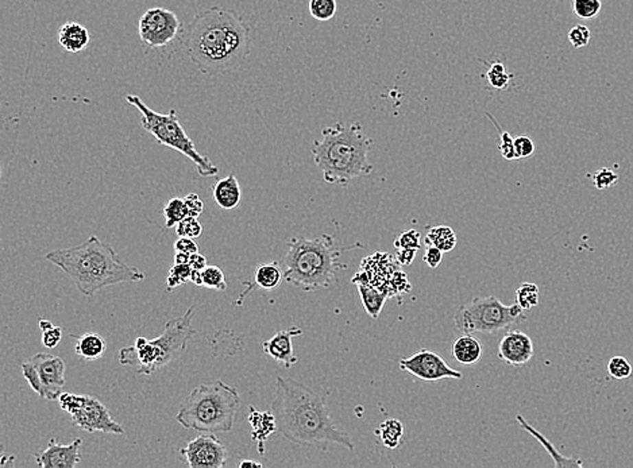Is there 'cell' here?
Returning <instances> with one entry per match:
<instances>
[{
  "mask_svg": "<svg viewBox=\"0 0 633 468\" xmlns=\"http://www.w3.org/2000/svg\"><path fill=\"white\" fill-rule=\"evenodd\" d=\"M181 30L177 15L166 8L153 7L139 19L138 32L143 43L150 47H163L169 45Z\"/></svg>",
  "mask_w": 633,
  "mask_h": 468,
  "instance_id": "cell-11",
  "label": "cell"
},
{
  "mask_svg": "<svg viewBox=\"0 0 633 468\" xmlns=\"http://www.w3.org/2000/svg\"><path fill=\"white\" fill-rule=\"evenodd\" d=\"M395 247L397 250L400 248L420 250L422 248V235L417 230L402 231L395 240Z\"/></svg>",
  "mask_w": 633,
  "mask_h": 468,
  "instance_id": "cell-40",
  "label": "cell"
},
{
  "mask_svg": "<svg viewBox=\"0 0 633 468\" xmlns=\"http://www.w3.org/2000/svg\"><path fill=\"white\" fill-rule=\"evenodd\" d=\"M21 370H22V375L25 377V379L27 381V384L30 385V388L36 391L41 397V394H42V385H41L40 375H38L37 368H36V366L33 364V362H32L30 359L26 360V362H23L22 366H21Z\"/></svg>",
  "mask_w": 633,
  "mask_h": 468,
  "instance_id": "cell-41",
  "label": "cell"
},
{
  "mask_svg": "<svg viewBox=\"0 0 633 468\" xmlns=\"http://www.w3.org/2000/svg\"><path fill=\"white\" fill-rule=\"evenodd\" d=\"M515 150L517 159L521 158H529L533 156L535 153V143L532 142L531 138L521 135L515 138Z\"/></svg>",
  "mask_w": 633,
  "mask_h": 468,
  "instance_id": "cell-43",
  "label": "cell"
},
{
  "mask_svg": "<svg viewBox=\"0 0 633 468\" xmlns=\"http://www.w3.org/2000/svg\"><path fill=\"white\" fill-rule=\"evenodd\" d=\"M486 117H489V120L493 121V124L496 126L497 131H498V135H500V145H498V150L501 153L503 158L508 159V161H515L517 159V156H516L515 150V139L511 137V134L508 131H505L500 124L498 121L492 117L490 114H486Z\"/></svg>",
  "mask_w": 633,
  "mask_h": 468,
  "instance_id": "cell-32",
  "label": "cell"
},
{
  "mask_svg": "<svg viewBox=\"0 0 633 468\" xmlns=\"http://www.w3.org/2000/svg\"><path fill=\"white\" fill-rule=\"evenodd\" d=\"M238 467H240V468H243V467H257V468H261V467H262V465H261V463H258V462H254V460H249V459H244V460H240V462H239V463H238Z\"/></svg>",
  "mask_w": 633,
  "mask_h": 468,
  "instance_id": "cell-51",
  "label": "cell"
},
{
  "mask_svg": "<svg viewBox=\"0 0 633 468\" xmlns=\"http://www.w3.org/2000/svg\"><path fill=\"white\" fill-rule=\"evenodd\" d=\"M126 102L139 111L142 117V127L156 138L159 145L170 148L189 158L195 163L200 177H214L219 173V169L215 166V163L208 156L200 154L196 150L195 143L181 126L176 110H170L165 115L159 114L148 107L145 102L135 95H127Z\"/></svg>",
  "mask_w": 633,
  "mask_h": 468,
  "instance_id": "cell-8",
  "label": "cell"
},
{
  "mask_svg": "<svg viewBox=\"0 0 633 468\" xmlns=\"http://www.w3.org/2000/svg\"><path fill=\"white\" fill-rule=\"evenodd\" d=\"M194 317L195 307H189L181 317L166 321L159 338L152 340L137 338L133 346H126L119 351V363L142 375L157 373L187 350L188 343L196 335L192 325Z\"/></svg>",
  "mask_w": 633,
  "mask_h": 468,
  "instance_id": "cell-7",
  "label": "cell"
},
{
  "mask_svg": "<svg viewBox=\"0 0 633 468\" xmlns=\"http://www.w3.org/2000/svg\"><path fill=\"white\" fill-rule=\"evenodd\" d=\"M201 231H203V227L198 223V218H192V216H187L184 220H181L176 226V234L179 235V237L184 236V237L196 239L201 235Z\"/></svg>",
  "mask_w": 633,
  "mask_h": 468,
  "instance_id": "cell-38",
  "label": "cell"
},
{
  "mask_svg": "<svg viewBox=\"0 0 633 468\" xmlns=\"http://www.w3.org/2000/svg\"><path fill=\"white\" fill-rule=\"evenodd\" d=\"M516 420L520 423V425H521L524 430H527L528 433H531V434L546 448V451L553 456L556 467H582V466H584L582 460H579V459H577V458H566V456L560 455V454L555 449L554 445H553L540 432H538L535 428H532V427L524 420L522 416L518 414V416L516 417Z\"/></svg>",
  "mask_w": 633,
  "mask_h": 468,
  "instance_id": "cell-24",
  "label": "cell"
},
{
  "mask_svg": "<svg viewBox=\"0 0 633 468\" xmlns=\"http://www.w3.org/2000/svg\"><path fill=\"white\" fill-rule=\"evenodd\" d=\"M288 251L284 258V279L304 290L314 292L328 288L336 279L339 270L347 266L339 264V257L353 248H360L362 244L338 246L331 235L317 237H292L288 244Z\"/></svg>",
  "mask_w": 633,
  "mask_h": 468,
  "instance_id": "cell-5",
  "label": "cell"
},
{
  "mask_svg": "<svg viewBox=\"0 0 633 468\" xmlns=\"http://www.w3.org/2000/svg\"><path fill=\"white\" fill-rule=\"evenodd\" d=\"M58 401L61 409L71 416L73 427L88 433L102 432L115 436L124 434L122 425L113 419L108 408L99 399L85 394L65 391L61 393Z\"/></svg>",
  "mask_w": 633,
  "mask_h": 468,
  "instance_id": "cell-10",
  "label": "cell"
},
{
  "mask_svg": "<svg viewBox=\"0 0 633 468\" xmlns=\"http://www.w3.org/2000/svg\"><path fill=\"white\" fill-rule=\"evenodd\" d=\"M516 303L522 311H529L539 304V288L535 283L524 282L516 290Z\"/></svg>",
  "mask_w": 633,
  "mask_h": 468,
  "instance_id": "cell-29",
  "label": "cell"
},
{
  "mask_svg": "<svg viewBox=\"0 0 633 468\" xmlns=\"http://www.w3.org/2000/svg\"><path fill=\"white\" fill-rule=\"evenodd\" d=\"M183 37L187 54L207 75L235 72L251 50L249 26L235 11L219 5L196 14Z\"/></svg>",
  "mask_w": 633,
  "mask_h": 468,
  "instance_id": "cell-1",
  "label": "cell"
},
{
  "mask_svg": "<svg viewBox=\"0 0 633 468\" xmlns=\"http://www.w3.org/2000/svg\"><path fill=\"white\" fill-rule=\"evenodd\" d=\"M38 325H40L41 331H46V329L53 327V323L50 320H46V318L41 317L40 320H38Z\"/></svg>",
  "mask_w": 633,
  "mask_h": 468,
  "instance_id": "cell-52",
  "label": "cell"
},
{
  "mask_svg": "<svg viewBox=\"0 0 633 468\" xmlns=\"http://www.w3.org/2000/svg\"><path fill=\"white\" fill-rule=\"evenodd\" d=\"M356 285L358 293H359V297H360V301H362V305H363L366 313L374 320L378 318L380 313L382 312L384 305H385V303L388 300V294L385 292H382L381 289L370 285V283L358 282Z\"/></svg>",
  "mask_w": 633,
  "mask_h": 468,
  "instance_id": "cell-23",
  "label": "cell"
},
{
  "mask_svg": "<svg viewBox=\"0 0 633 468\" xmlns=\"http://www.w3.org/2000/svg\"><path fill=\"white\" fill-rule=\"evenodd\" d=\"M272 412L278 432L292 444L324 452L338 444L354 451L350 434L332 421L324 397L292 378L277 377Z\"/></svg>",
  "mask_w": 633,
  "mask_h": 468,
  "instance_id": "cell-2",
  "label": "cell"
},
{
  "mask_svg": "<svg viewBox=\"0 0 633 468\" xmlns=\"http://www.w3.org/2000/svg\"><path fill=\"white\" fill-rule=\"evenodd\" d=\"M376 433L387 448L396 449L404 438V425L396 419H389L380 424Z\"/></svg>",
  "mask_w": 633,
  "mask_h": 468,
  "instance_id": "cell-27",
  "label": "cell"
},
{
  "mask_svg": "<svg viewBox=\"0 0 633 468\" xmlns=\"http://www.w3.org/2000/svg\"><path fill=\"white\" fill-rule=\"evenodd\" d=\"M82 440L76 438L71 444H60L56 437L50 438L46 448L40 449L34 458L41 468H73L81 462Z\"/></svg>",
  "mask_w": 633,
  "mask_h": 468,
  "instance_id": "cell-15",
  "label": "cell"
},
{
  "mask_svg": "<svg viewBox=\"0 0 633 468\" xmlns=\"http://www.w3.org/2000/svg\"><path fill=\"white\" fill-rule=\"evenodd\" d=\"M424 262L431 268V269H436L439 268V265L441 264V259H443V251L440 248H437L433 244H427V250L424 253Z\"/></svg>",
  "mask_w": 633,
  "mask_h": 468,
  "instance_id": "cell-45",
  "label": "cell"
},
{
  "mask_svg": "<svg viewBox=\"0 0 633 468\" xmlns=\"http://www.w3.org/2000/svg\"><path fill=\"white\" fill-rule=\"evenodd\" d=\"M482 350L483 349L481 342L475 339L473 335L462 334V336L454 340L451 353L458 363L463 366H472L481 360Z\"/></svg>",
  "mask_w": 633,
  "mask_h": 468,
  "instance_id": "cell-21",
  "label": "cell"
},
{
  "mask_svg": "<svg viewBox=\"0 0 633 468\" xmlns=\"http://www.w3.org/2000/svg\"><path fill=\"white\" fill-rule=\"evenodd\" d=\"M40 375L42 394L41 398L47 401L58 399L65 386V363L51 353L40 352L30 358Z\"/></svg>",
  "mask_w": 633,
  "mask_h": 468,
  "instance_id": "cell-14",
  "label": "cell"
},
{
  "mask_svg": "<svg viewBox=\"0 0 633 468\" xmlns=\"http://www.w3.org/2000/svg\"><path fill=\"white\" fill-rule=\"evenodd\" d=\"M203 286L225 292L227 289V282L223 270L218 266H207L203 270Z\"/></svg>",
  "mask_w": 633,
  "mask_h": 468,
  "instance_id": "cell-34",
  "label": "cell"
},
{
  "mask_svg": "<svg viewBox=\"0 0 633 468\" xmlns=\"http://www.w3.org/2000/svg\"><path fill=\"white\" fill-rule=\"evenodd\" d=\"M162 213L166 220L165 227L166 229L176 227L181 220H184L188 216V209H187L184 198H180V197L170 198L163 207Z\"/></svg>",
  "mask_w": 633,
  "mask_h": 468,
  "instance_id": "cell-28",
  "label": "cell"
},
{
  "mask_svg": "<svg viewBox=\"0 0 633 468\" xmlns=\"http://www.w3.org/2000/svg\"><path fill=\"white\" fill-rule=\"evenodd\" d=\"M417 250L415 248H400L396 255V262L400 266H409L416 258Z\"/></svg>",
  "mask_w": 633,
  "mask_h": 468,
  "instance_id": "cell-47",
  "label": "cell"
},
{
  "mask_svg": "<svg viewBox=\"0 0 633 468\" xmlns=\"http://www.w3.org/2000/svg\"><path fill=\"white\" fill-rule=\"evenodd\" d=\"M189 265L194 270H204L207 268V258L200 253H195L191 255Z\"/></svg>",
  "mask_w": 633,
  "mask_h": 468,
  "instance_id": "cell-48",
  "label": "cell"
},
{
  "mask_svg": "<svg viewBox=\"0 0 633 468\" xmlns=\"http://www.w3.org/2000/svg\"><path fill=\"white\" fill-rule=\"evenodd\" d=\"M191 282L196 286H203V270H194L191 274Z\"/></svg>",
  "mask_w": 633,
  "mask_h": 468,
  "instance_id": "cell-50",
  "label": "cell"
},
{
  "mask_svg": "<svg viewBox=\"0 0 633 468\" xmlns=\"http://www.w3.org/2000/svg\"><path fill=\"white\" fill-rule=\"evenodd\" d=\"M567 38H568V42L573 45V47L582 49L589 45L590 38H592V33L585 25H575L568 32Z\"/></svg>",
  "mask_w": 633,
  "mask_h": 468,
  "instance_id": "cell-39",
  "label": "cell"
},
{
  "mask_svg": "<svg viewBox=\"0 0 633 468\" xmlns=\"http://www.w3.org/2000/svg\"><path fill=\"white\" fill-rule=\"evenodd\" d=\"M426 244H433L443 253H450L457 246V235L448 226H436L426 235Z\"/></svg>",
  "mask_w": 633,
  "mask_h": 468,
  "instance_id": "cell-26",
  "label": "cell"
},
{
  "mask_svg": "<svg viewBox=\"0 0 633 468\" xmlns=\"http://www.w3.org/2000/svg\"><path fill=\"white\" fill-rule=\"evenodd\" d=\"M240 397L235 386L222 379L212 384H201L183 401L176 421L185 430L201 433L231 432Z\"/></svg>",
  "mask_w": 633,
  "mask_h": 468,
  "instance_id": "cell-6",
  "label": "cell"
},
{
  "mask_svg": "<svg viewBox=\"0 0 633 468\" xmlns=\"http://www.w3.org/2000/svg\"><path fill=\"white\" fill-rule=\"evenodd\" d=\"M524 312L517 303L505 305L494 296L475 297L457 311L454 323L461 334H497L525 320Z\"/></svg>",
  "mask_w": 633,
  "mask_h": 468,
  "instance_id": "cell-9",
  "label": "cell"
},
{
  "mask_svg": "<svg viewBox=\"0 0 633 468\" xmlns=\"http://www.w3.org/2000/svg\"><path fill=\"white\" fill-rule=\"evenodd\" d=\"M602 8L601 0H574V14L581 19H592L598 15Z\"/></svg>",
  "mask_w": 633,
  "mask_h": 468,
  "instance_id": "cell-36",
  "label": "cell"
},
{
  "mask_svg": "<svg viewBox=\"0 0 633 468\" xmlns=\"http://www.w3.org/2000/svg\"><path fill=\"white\" fill-rule=\"evenodd\" d=\"M401 370L409 373L424 382H439L441 379H462L463 375L448 366V363L436 352L422 349L398 362Z\"/></svg>",
  "mask_w": 633,
  "mask_h": 468,
  "instance_id": "cell-12",
  "label": "cell"
},
{
  "mask_svg": "<svg viewBox=\"0 0 633 468\" xmlns=\"http://www.w3.org/2000/svg\"><path fill=\"white\" fill-rule=\"evenodd\" d=\"M212 196L215 202L226 211H233L240 204L242 191L238 183L237 176L231 173L230 176L216 181L212 185Z\"/></svg>",
  "mask_w": 633,
  "mask_h": 468,
  "instance_id": "cell-19",
  "label": "cell"
},
{
  "mask_svg": "<svg viewBox=\"0 0 633 468\" xmlns=\"http://www.w3.org/2000/svg\"><path fill=\"white\" fill-rule=\"evenodd\" d=\"M533 353L532 339L518 329H512L503 336L497 356L509 366L521 367L533 358Z\"/></svg>",
  "mask_w": 633,
  "mask_h": 468,
  "instance_id": "cell-16",
  "label": "cell"
},
{
  "mask_svg": "<svg viewBox=\"0 0 633 468\" xmlns=\"http://www.w3.org/2000/svg\"><path fill=\"white\" fill-rule=\"evenodd\" d=\"M371 145L359 123L339 121L323 128L321 139L314 142L312 156L325 183L346 187L352 180L373 172L369 161Z\"/></svg>",
  "mask_w": 633,
  "mask_h": 468,
  "instance_id": "cell-4",
  "label": "cell"
},
{
  "mask_svg": "<svg viewBox=\"0 0 633 468\" xmlns=\"http://www.w3.org/2000/svg\"><path fill=\"white\" fill-rule=\"evenodd\" d=\"M338 10L336 0H310V12L317 21H330Z\"/></svg>",
  "mask_w": 633,
  "mask_h": 468,
  "instance_id": "cell-31",
  "label": "cell"
},
{
  "mask_svg": "<svg viewBox=\"0 0 633 468\" xmlns=\"http://www.w3.org/2000/svg\"><path fill=\"white\" fill-rule=\"evenodd\" d=\"M71 338L76 340L75 351L84 360H88V362L97 360L104 355V352L107 350V342L99 334L87 332L79 336L71 335Z\"/></svg>",
  "mask_w": 633,
  "mask_h": 468,
  "instance_id": "cell-22",
  "label": "cell"
},
{
  "mask_svg": "<svg viewBox=\"0 0 633 468\" xmlns=\"http://www.w3.org/2000/svg\"><path fill=\"white\" fill-rule=\"evenodd\" d=\"M191 274H192V268L189 264H184V265L174 264L170 268L168 278H166V290L172 292L176 288L185 285L188 281H191Z\"/></svg>",
  "mask_w": 633,
  "mask_h": 468,
  "instance_id": "cell-30",
  "label": "cell"
},
{
  "mask_svg": "<svg viewBox=\"0 0 633 468\" xmlns=\"http://www.w3.org/2000/svg\"><path fill=\"white\" fill-rule=\"evenodd\" d=\"M62 339V328L61 327H51L46 331H42V336H41V343L43 347L51 350V349H56L60 342Z\"/></svg>",
  "mask_w": 633,
  "mask_h": 468,
  "instance_id": "cell-42",
  "label": "cell"
},
{
  "mask_svg": "<svg viewBox=\"0 0 633 468\" xmlns=\"http://www.w3.org/2000/svg\"><path fill=\"white\" fill-rule=\"evenodd\" d=\"M45 258L67 274L80 293L87 297L117 283L145 279L143 272L124 264L117 251L97 236H89L75 247L50 251Z\"/></svg>",
  "mask_w": 633,
  "mask_h": 468,
  "instance_id": "cell-3",
  "label": "cell"
},
{
  "mask_svg": "<svg viewBox=\"0 0 633 468\" xmlns=\"http://www.w3.org/2000/svg\"><path fill=\"white\" fill-rule=\"evenodd\" d=\"M184 201H185V205H187V209H188V216L198 218L201 215V212L204 209V202L200 198V196L196 195V194H189V195L184 197Z\"/></svg>",
  "mask_w": 633,
  "mask_h": 468,
  "instance_id": "cell-44",
  "label": "cell"
},
{
  "mask_svg": "<svg viewBox=\"0 0 633 468\" xmlns=\"http://www.w3.org/2000/svg\"><path fill=\"white\" fill-rule=\"evenodd\" d=\"M608 373L614 379H627L632 375L633 368L624 356H613L608 363Z\"/></svg>",
  "mask_w": 633,
  "mask_h": 468,
  "instance_id": "cell-35",
  "label": "cell"
},
{
  "mask_svg": "<svg viewBox=\"0 0 633 468\" xmlns=\"http://www.w3.org/2000/svg\"><path fill=\"white\" fill-rule=\"evenodd\" d=\"M303 335V329L299 327H290L284 331H278L275 336L262 343V350L276 360L278 364L285 368H290L297 363V356L293 350V338Z\"/></svg>",
  "mask_w": 633,
  "mask_h": 468,
  "instance_id": "cell-17",
  "label": "cell"
},
{
  "mask_svg": "<svg viewBox=\"0 0 633 468\" xmlns=\"http://www.w3.org/2000/svg\"><path fill=\"white\" fill-rule=\"evenodd\" d=\"M174 250L176 251H183V253H187V254H195V253H198V244L196 242L192 239V237H179L176 244H174Z\"/></svg>",
  "mask_w": 633,
  "mask_h": 468,
  "instance_id": "cell-46",
  "label": "cell"
},
{
  "mask_svg": "<svg viewBox=\"0 0 633 468\" xmlns=\"http://www.w3.org/2000/svg\"><path fill=\"white\" fill-rule=\"evenodd\" d=\"M284 279V270L278 262L261 264L254 272V286L265 290H272L279 286Z\"/></svg>",
  "mask_w": 633,
  "mask_h": 468,
  "instance_id": "cell-25",
  "label": "cell"
},
{
  "mask_svg": "<svg viewBox=\"0 0 633 468\" xmlns=\"http://www.w3.org/2000/svg\"><path fill=\"white\" fill-rule=\"evenodd\" d=\"M247 421L251 425V438L257 443L258 452L265 455L266 440L277 432V421L273 412H258L254 406H249Z\"/></svg>",
  "mask_w": 633,
  "mask_h": 468,
  "instance_id": "cell-18",
  "label": "cell"
},
{
  "mask_svg": "<svg viewBox=\"0 0 633 468\" xmlns=\"http://www.w3.org/2000/svg\"><path fill=\"white\" fill-rule=\"evenodd\" d=\"M486 78L490 84L492 88L503 91L505 89L509 82H511V75L507 72L504 64L501 62H493L486 72Z\"/></svg>",
  "mask_w": 633,
  "mask_h": 468,
  "instance_id": "cell-33",
  "label": "cell"
},
{
  "mask_svg": "<svg viewBox=\"0 0 633 468\" xmlns=\"http://www.w3.org/2000/svg\"><path fill=\"white\" fill-rule=\"evenodd\" d=\"M91 40L89 32L78 22H67L58 32V42L69 53L82 51Z\"/></svg>",
  "mask_w": 633,
  "mask_h": 468,
  "instance_id": "cell-20",
  "label": "cell"
},
{
  "mask_svg": "<svg viewBox=\"0 0 633 468\" xmlns=\"http://www.w3.org/2000/svg\"><path fill=\"white\" fill-rule=\"evenodd\" d=\"M590 177H592L594 187L598 191H606V189L614 187L617 184V181H619V174L614 173L609 167L598 169Z\"/></svg>",
  "mask_w": 633,
  "mask_h": 468,
  "instance_id": "cell-37",
  "label": "cell"
},
{
  "mask_svg": "<svg viewBox=\"0 0 633 468\" xmlns=\"http://www.w3.org/2000/svg\"><path fill=\"white\" fill-rule=\"evenodd\" d=\"M185 463L191 468H222L227 460V448L215 433H204L191 440L180 449Z\"/></svg>",
  "mask_w": 633,
  "mask_h": 468,
  "instance_id": "cell-13",
  "label": "cell"
},
{
  "mask_svg": "<svg viewBox=\"0 0 633 468\" xmlns=\"http://www.w3.org/2000/svg\"><path fill=\"white\" fill-rule=\"evenodd\" d=\"M189 259H191V254H187L183 251H176L174 254V264H179V265L189 264Z\"/></svg>",
  "mask_w": 633,
  "mask_h": 468,
  "instance_id": "cell-49",
  "label": "cell"
}]
</instances>
